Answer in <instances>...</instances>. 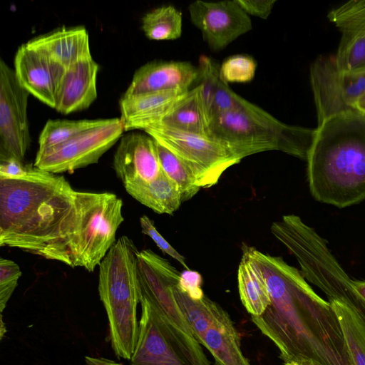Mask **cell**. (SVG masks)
<instances>
[{"mask_svg":"<svg viewBox=\"0 0 365 365\" xmlns=\"http://www.w3.org/2000/svg\"><path fill=\"white\" fill-rule=\"evenodd\" d=\"M124 130L120 118L105 119L101 125L85 130L69 140L38 150L34 165L39 170L59 174L97 163L119 139Z\"/></svg>","mask_w":365,"mask_h":365,"instance_id":"cell-7","label":"cell"},{"mask_svg":"<svg viewBox=\"0 0 365 365\" xmlns=\"http://www.w3.org/2000/svg\"><path fill=\"white\" fill-rule=\"evenodd\" d=\"M98 69L92 56L67 68L56 92L55 109L63 114L87 109L97 98Z\"/></svg>","mask_w":365,"mask_h":365,"instance_id":"cell-14","label":"cell"},{"mask_svg":"<svg viewBox=\"0 0 365 365\" xmlns=\"http://www.w3.org/2000/svg\"><path fill=\"white\" fill-rule=\"evenodd\" d=\"M355 108L356 110L365 115V93H364L356 102Z\"/></svg>","mask_w":365,"mask_h":365,"instance_id":"cell-35","label":"cell"},{"mask_svg":"<svg viewBox=\"0 0 365 365\" xmlns=\"http://www.w3.org/2000/svg\"><path fill=\"white\" fill-rule=\"evenodd\" d=\"M143 131L185 164L200 188L216 185L226 170L240 162L225 145L208 135L159 123Z\"/></svg>","mask_w":365,"mask_h":365,"instance_id":"cell-6","label":"cell"},{"mask_svg":"<svg viewBox=\"0 0 365 365\" xmlns=\"http://www.w3.org/2000/svg\"><path fill=\"white\" fill-rule=\"evenodd\" d=\"M364 73H365V71H364Z\"/></svg>","mask_w":365,"mask_h":365,"instance_id":"cell-37","label":"cell"},{"mask_svg":"<svg viewBox=\"0 0 365 365\" xmlns=\"http://www.w3.org/2000/svg\"><path fill=\"white\" fill-rule=\"evenodd\" d=\"M134 199L158 214L173 215L182 203L177 185L163 170L153 180H136L124 185Z\"/></svg>","mask_w":365,"mask_h":365,"instance_id":"cell-21","label":"cell"},{"mask_svg":"<svg viewBox=\"0 0 365 365\" xmlns=\"http://www.w3.org/2000/svg\"><path fill=\"white\" fill-rule=\"evenodd\" d=\"M155 141L162 170L177 185L181 195L182 202L190 200L200 190L192 173L173 153Z\"/></svg>","mask_w":365,"mask_h":365,"instance_id":"cell-27","label":"cell"},{"mask_svg":"<svg viewBox=\"0 0 365 365\" xmlns=\"http://www.w3.org/2000/svg\"><path fill=\"white\" fill-rule=\"evenodd\" d=\"M198 68L187 61H153L137 69L124 95L170 90H190Z\"/></svg>","mask_w":365,"mask_h":365,"instance_id":"cell-13","label":"cell"},{"mask_svg":"<svg viewBox=\"0 0 365 365\" xmlns=\"http://www.w3.org/2000/svg\"><path fill=\"white\" fill-rule=\"evenodd\" d=\"M265 278L271 303L251 317L275 345L285 363L300 365H354L338 318L297 268L282 257L245 249Z\"/></svg>","mask_w":365,"mask_h":365,"instance_id":"cell-2","label":"cell"},{"mask_svg":"<svg viewBox=\"0 0 365 365\" xmlns=\"http://www.w3.org/2000/svg\"><path fill=\"white\" fill-rule=\"evenodd\" d=\"M139 252L131 239L122 236L99 264L98 293L107 314L109 341L115 355L126 360H130L138 336Z\"/></svg>","mask_w":365,"mask_h":365,"instance_id":"cell-4","label":"cell"},{"mask_svg":"<svg viewBox=\"0 0 365 365\" xmlns=\"http://www.w3.org/2000/svg\"><path fill=\"white\" fill-rule=\"evenodd\" d=\"M352 285L358 294L365 300V281L352 280Z\"/></svg>","mask_w":365,"mask_h":365,"instance_id":"cell-34","label":"cell"},{"mask_svg":"<svg viewBox=\"0 0 365 365\" xmlns=\"http://www.w3.org/2000/svg\"><path fill=\"white\" fill-rule=\"evenodd\" d=\"M26 173V165L14 159L0 161V177L19 178Z\"/></svg>","mask_w":365,"mask_h":365,"instance_id":"cell-33","label":"cell"},{"mask_svg":"<svg viewBox=\"0 0 365 365\" xmlns=\"http://www.w3.org/2000/svg\"><path fill=\"white\" fill-rule=\"evenodd\" d=\"M140 225L142 233L150 237L163 253L177 260L186 269H190L186 264L185 257L178 252L159 233L154 225V222L150 217L147 215L141 216L140 217Z\"/></svg>","mask_w":365,"mask_h":365,"instance_id":"cell-30","label":"cell"},{"mask_svg":"<svg viewBox=\"0 0 365 365\" xmlns=\"http://www.w3.org/2000/svg\"><path fill=\"white\" fill-rule=\"evenodd\" d=\"M122 208L115 194L76 190L26 165L24 176L0 177V246L93 272L115 242Z\"/></svg>","mask_w":365,"mask_h":365,"instance_id":"cell-1","label":"cell"},{"mask_svg":"<svg viewBox=\"0 0 365 365\" xmlns=\"http://www.w3.org/2000/svg\"><path fill=\"white\" fill-rule=\"evenodd\" d=\"M189 91L177 89L123 94L119 104L124 130H143L158 121Z\"/></svg>","mask_w":365,"mask_h":365,"instance_id":"cell-16","label":"cell"},{"mask_svg":"<svg viewBox=\"0 0 365 365\" xmlns=\"http://www.w3.org/2000/svg\"><path fill=\"white\" fill-rule=\"evenodd\" d=\"M338 29L341 37L334 55L337 67L346 72L365 71V24H348Z\"/></svg>","mask_w":365,"mask_h":365,"instance_id":"cell-24","label":"cell"},{"mask_svg":"<svg viewBox=\"0 0 365 365\" xmlns=\"http://www.w3.org/2000/svg\"><path fill=\"white\" fill-rule=\"evenodd\" d=\"M214 365H251L245 356L240 334L228 313L220 306L202 341Z\"/></svg>","mask_w":365,"mask_h":365,"instance_id":"cell-19","label":"cell"},{"mask_svg":"<svg viewBox=\"0 0 365 365\" xmlns=\"http://www.w3.org/2000/svg\"><path fill=\"white\" fill-rule=\"evenodd\" d=\"M26 43L66 68L91 56L88 34L83 26L61 27Z\"/></svg>","mask_w":365,"mask_h":365,"instance_id":"cell-17","label":"cell"},{"mask_svg":"<svg viewBox=\"0 0 365 365\" xmlns=\"http://www.w3.org/2000/svg\"><path fill=\"white\" fill-rule=\"evenodd\" d=\"M22 272L19 266L8 259H0V312H3L18 285Z\"/></svg>","mask_w":365,"mask_h":365,"instance_id":"cell-29","label":"cell"},{"mask_svg":"<svg viewBox=\"0 0 365 365\" xmlns=\"http://www.w3.org/2000/svg\"><path fill=\"white\" fill-rule=\"evenodd\" d=\"M66 68L24 43L14 57V73L20 85L29 93L55 108L56 96Z\"/></svg>","mask_w":365,"mask_h":365,"instance_id":"cell-11","label":"cell"},{"mask_svg":"<svg viewBox=\"0 0 365 365\" xmlns=\"http://www.w3.org/2000/svg\"><path fill=\"white\" fill-rule=\"evenodd\" d=\"M353 286V285H352ZM341 301L329 299L354 365H365V300L352 287Z\"/></svg>","mask_w":365,"mask_h":365,"instance_id":"cell-20","label":"cell"},{"mask_svg":"<svg viewBox=\"0 0 365 365\" xmlns=\"http://www.w3.org/2000/svg\"><path fill=\"white\" fill-rule=\"evenodd\" d=\"M190 20L213 51L226 48L252 29V21L236 0H197L188 6Z\"/></svg>","mask_w":365,"mask_h":365,"instance_id":"cell-10","label":"cell"},{"mask_svg":"<svg viewBox=\"0 0 365 365\" xmlns=\"http://www.w3.org/2000/svg\"><path fill=\"white\" fill-rule=\"evenodd\" d=\"M257 65L255 58L248 55L229 56L220 66V78L227 84L250 82L255 77Z\"/></svg>","mask_w":365,"mask_h":365,"instance_id":"cell-28","label":"cell"},{"mask_svg":"<svg viewBox=\"0 0 365 365\" xmlns=\"http://www.w3.org/2000/svg\"><path fill=\"white\" fill-rule=\"evenodd\" d=\"M154 123L208 135V123L201 99V86L197 84L190 89L166 114Z\"/></svg>","mask_w":365,"mask_h":365,"instance_id":"cell-23","label":"cell"},{"mask_svg":"<svg viewBox=\"0 0 365 365\" xmlns=\"http://www.w3.org/2000/svg\"><path fill=\"white\" fill-rule=\"evenodd\" d=\"M220 66L210 57H200L197 83L201 86V99L208 126L215 118L239 107L245 99L222 80Z\"/></svg>","mask_w":365,"mask_h":365,"instance_id":"cell-18","label":"cell"},{"mask_svg":"<svg viewBox=\"0 0 365 365\" xmlns=\"http://www.w3.org/2000/svg\"><path fill=\"white\" fill-rule=\"evenodd\" d=\"M241 302L251 317L261 315L271 299L267 284L258 264L245 249L237 272Z\"/></svg>","mask_w":365,"mask_h":365,"instance_id":"cell-22","label":"cell"},{"mask_svg":"<svg viewBox=\"0 0 365 365\" xmlns=\"http://www.w3.org/2000/svg\"><path fill=\"white\" fill-rule=\"evenodd\" d=\"M113 165L123 185L136 180L152 181L162 170L155 140L137 132L120 138Z\"/></svg>","mask_w":365,"mask_h":365,"instance_id":"cell-12","label":"cell"},{"mask_svg":"<svg viewBox=\"0 0 365 365\" xmlns=\"http://www.w3.org/2000/svg\"><path fill=\"white\" fill-rule=\"evenodd\" d=\"M29 93L18 81L14 71L0 60V161L23 163L30 144L27 118Z\"/></svg>","mask_w":365,"mask_h":365,"instance_id":"cell-9","label":"cell"},{"mask_svg":"<svg viewBox=\"0 0 365 365\" xmlns=\"http://www.w3.org/2000/svg\"><path fill=\"white\" fill-rule=\"evenodd\" d=\"M182 27V13L171 5L155 8L142 18V29L150 40L178 39L181 36Z\"/></svg>","mask_w":365,"mask_h":365,"instance_id":"cell-25","label":"cell"},{"mask_svg":"<svg viewBox=\"0 0 365 365\" xmlns=\"http://www.w3.org/2000/svg\"><path fill=\"white\" fill-rule=\"evenodd\" d=\"M310 82L317 113L318 125L325 120L351 111L365 93V73L341 71L334 55H320L309 69Z\"/></svg>","mask_w":365,"mask_h":365,"instance_id":"cell-8","label":"cell"},{"mask_svg":"<svg viewBox=\"0 0 365 365\" xmlns=\"http://www.w3.org/2000/svg\"><path fill=\"white\" fill-rule=\"evenodd\" d=\"M138 336L131 365H186L165 336L148 301L141 297Z\"/></svg>","mask_w":365,"mask_h":365,"instance_id":"cell-15","label":"cell"},{"mask_svg":"<svg viewBox=\"0 0 365 365\" xmlns=\"http://www.w3.org/2000/svg\"><path fill=\"white\" fill-rule=\"evenodd\" d=\"M284 365H300L294 362L285 363Z\"/></svg>","mask_w":365,"mask_h":365,"instance_id":"cell-36","label":"cell"},{"mask_svg":"<svg viewBox=\"0 0 365 365\" xmlns=\"http://www.w3.org/2000/svg\"><path fill=\"white\" fill-rule=\"evenodd\" d=\"M104 120H48L39 135L38 150L62 144L79 133L101 125Z\"/></svg>","mask_w":365,"mask_h":365,"instance_id":"cell-26","label":"cell"},{"mask_svg":"<svg viewBox=\"0 0 365 365\" xmlns=\"http://www.w3.org/2000/svg\"><path fill=\"white\" fill-rule=\"evenodd\" d=\"M242 9L247 14L263 19H267L272 12L276 0H236Z\"/></svg>","mask_w":365,"mask_h":365,"instance_id":"cell-32","label":"cell"},{"mask_svg":"<svg viewBox=\"0 0 365 365\" xmlns=\"http://www.w3.org/2000/svg\"><path fill=\"white\" fill-rule=\"evenodd\" d=\"M316 133L317 128L284 123L246 99L239 107L215 118L208 126V136L225 145L240 161L269 150L307 160Z\"/></svg>","mask_w":365,"mask_h":365,"instance_id":"cell-5","label":"cell"},{"mask_svg":"<svg viewBox=\"0 0 365 365\" xmlns=\"http://www.w3.org/2000/svg\"><path fill=\"white\" fill-rule=\"evenodd\" d=\"M306 160L317 201L343 208L365 200V115L351 111L318 125Z\"/></svg>","mask_w":365,"mask_h":365,"instance_id":"cell-3","label":"cell"},{"mask_svg":"<svg viewBox=\"0 0 365 365\" xmlns=\"http://www.w3.org/2000/svg\"><path fill=\"white\" fill-rule=\"evenodd\" d=\"M202 277L196 271L185 269L180 274L178 287L193 299H200L205 294L201 289Z\"/></svg>","mask_w":365,"mask_h":365,"instance_id":"cell-31","label":"cell"}]
</instances>
